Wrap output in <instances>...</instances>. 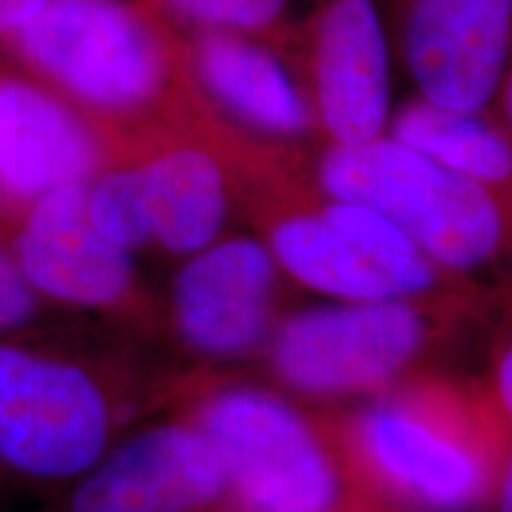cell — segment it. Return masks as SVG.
Returning <instances> with one entry per match:
<instances>
[{"mask_svg": "<svg viewBox=\"0 0 512 512\" xmlns=\"http://www.w3.org/2000/svg\"><path fill=\"white\" fill-rule=\"evenodd\" d=\"M114 143H145L200 107L185 38L133 0H48L3 43Z\"/></svg>", "mask_w": 512, "mask_h": 512, "instance_id": "6da1fadb", "label": "cell"}, {"mask_svg": "<svg viewBox=\"0 0 512 512\" xmlns=\"http://www.w3.org/2000/svg\"><path fill=\"white\" fill-rule=\"evenodd\" d=\"M330 422L380 501L432 512H477L494 503L512 451V427L486 384L434 370Z\"/></svg>", "mask_w": 512, "mask_h": 512, "instance_id": "7a4b0ae2", "label": "cell"}, {"mask_svg": "<svg viewBox=\"0 0 512 512\" xmlns=\"http://www.w3.org/2000/svg\"><path fill=\"white\" fill-rule=\"evenodd\" d=\"M501 283L306 306L278 323L266 347L268 366L297 394L368 399L427 373V363L489 330Z\"/></svg>", "mask_w": 512, "mask_h": 512, "instance_id": "3957f363", "label": "cell"}, {"mask_svg": "<svg viewBox=\"0 0 512 512\" xmlns=\"http://www.w3.org/2000/svg\"><path fill=\"white\" fill-rule=\"evenodd\" d=\"M311 164L328 195L380 211L448 271L512 280V204L472 178L392 136L320 145Z\"/></svg>", "mask_w": 512, "mask_h": 512, "instance_id": "277c9868", "label": "cell"}, {"mask_svg": "<svg viewBox=\"0 0 512 512\" xmlns=\"http://www.w3.org/2000/svg\"><path fill=\"white\" fill-rule=\"evenodd\" d=\"M195 425L249 512H380L330 420H311L266 389L228 384L204 394Z\"/></svg>", "mask_w": 512, "mask_h": 512, "instance_id": "5b68a950", "label": "cell"}, {"mask_svg": "<svg viewBox=\"0 0 512 512\" xmlns=\"http://www.w3.org/2000/svg\"><path fill=\"white\" fill-rule=\"evenodd\" d=\"M290 62L320 145L356 147L387 136L394 50L380 0H316L299 19Z\"/></svg>", "mask_w": 512, "mask_h": 512, "instance_id": "8992f818", "label": "cell"}, {"mask_svg": "<svg viewBox=\"0 0 512 512\" xmlns=\"http://www.w3.org/2000/svg\"><path fill=\"white\" fill-rule=\"evenodd\" d=\"M112 427L107 396L86 370L0 344V463L31 477L88 470Z\"/></svg>", "mask_w": 512, "mask_h": 512, "instance_id": "52a82bcc", "label": "cell"}, {"mask_svg": "<svg viewBox=\"0 0 512 512\" xmlns=\"http://www.w3.org/2000/svg\"><path fill=\"white\" fill-rule=\"evenodd\" d=\"M384 17L413 95L444 110H494L512 60V0H387Z\"/></svg>", "mask_w": 512, "mask_h": 512, "instance_id": "ba28073f", "label": "cell"}, {"mask_svg": "<svg viewBox=\"0 0 512 512\" xmlns=\"http://www.w3.org/2000/svg\"><path fill=\"white\" fill-rule=\"evenodd\" d=\"M285 280L261 238L230 235L190 254L171 287L178 335L192 351L230 361L268 347L283 320Z\"/></svg>", "mask_w": 512, "mask_h": 512, "instance_id": "9c48e42d", "label": "cell"}, {"mask_svg": "<svg viewBox=\"0 0 512 512\" xmlns=\"http://www.w3.org/2000/svg\"><path fill=\"white\" fill-rule=\"evenodd\" d=\"M114 140L36 76L0 69V190L10 204L88 185L112 162Z\"/></svg>", "mask_w": 512, "mask_h": 512, "instance_id": "30bf717a", "label": "cell"}, {"mask_svg": "<svg viewBox=\"0 0 512 512\" xmlns=\"http://www.w3.org/2000/svg\"><path fill=\"white\" fill-rule=\"evenodd\" d=\"M12 256L31 290L64 304L112 309L136 287L131 252L91 221L88 185H69L29 204Z\"/></svg>", "mask_w": 512, "mask_h": 512, "instance_id": "8fae6325", "label": "cell"}, {"mask_svg": "<svg viewBox=\"0 0 512 512\" xmlns=\"http://www.w3.org/2000/svg\"><path fill=\"white\" fill-rule=\"evenodd\" d=\"M185 55L202 100L230 126L283 145L318 138L302 79L278 48L230 31H195Z\"/></svg>", "mask_w": 512, "mask_h": 512, "instance_id": "7c38bea8", "label": "cell"}, {"mask_svg": "<svg viewBox=\"0 0 512 512\" xmlns=\"http://www.w3.org/2000/svg\"><path fill=\"white\" fill-rule=\"evenodd\" d=\"M226 491V467L200 427L159 425L88 475L72 512H200Z\"/></svg>", "mask_w": 512, "mask_h": 512, "instance_id": "4fadbf2b", "label": "cell"}, {"mask_svg": "<svg viewBox=\"0 0 512 512\" xmlns=\"http://www.w3.org/2000/svg\"><path fill=\"white\" fill-rule=\"evenodd\" d=\"M136 159L152 242L171 254L190 256L223 238L238 192L202 95L195 117L152 140Z\"/></svg>", "mask_w": 512, "mask_h": 512, "instance_id": "5bb4252c", "label": "cell"}, {"mask_svg": "<svg viewBox=\"0 0 512 512\" xmlns=\"http://www.w3.org/2000/svg\"><path fill=\"white\" fill-rule=\"evenodd\" d=\"M512 204V131L494 110H444L411 95L394 107L389 133Z\"/></svg>", "mask_w": 512, "mask_h": 512, "instance_id": "9a60e30c", "label": "cell"}, {"mask_svg": "<svg viewBox=\"0 0 512 512\" xmlns=\"http://www.w3.org/2000/svg\"><path fill=\"white\" fill-rule=\"evenodd\" d=\"M145 5L169 27L252 36L278 48L287 60L297 41L292 0H145Z\"/></svg>", "mask_w": 512, "mask_h": 512, "instance_id": "2e32d148", "label": "cell"}, {"mask_svg": "<svg viewBox=\"0 0 512 512\" xmlns=\"http://www.w3.org/2000/svg\"><path fill=\"white\" fill-rule=\"evenodd\" d=\"M88 214L95 228L126 252L150 245L152 221L136 157L112 162L88 183Z\"/></svg>", "mask_w": 512, "mask_h": 512, "instance_id": "e0dca14e", "label": "cell"}, {"mask_svg": "<svg viewBox=\"0 0 512 512\" xmlns=\"http://www.w3.org/2000/svg\"><path fill=\"white\" fill-rule=\"evenodd\" d=\"M489 337V375L484 384L512 427V280L501 283V299L489 325Z\"/></svg>", "mask_w": 512, "mask_h": 512, "instance_id": "ac0fdd59", "label": "cell"}, {"mask_svg": "<svg viewBox=\"0 0 512 512\" xmlns=\"http://www.w3.org/2000/svg\"><path fill=\"white\" fill-rule=\"evenodd\" d=\"M36 311V292L31 290L15 256L0 249V330L27 323Z\"/></svg>", "mask_w": 512, "mask_h": 512, "instance_id": "d6986e66", "label": "cell"}, {"mask_svg": "<svg viewBox=\"0 0 512 512\" xmlns=\"http://www.w3.org/2000/svg\"><path fill=\"white\" fill-rule=\"evenodd\" d=\"M48 0H0V43L46 8Z\"/></svg>", "mask_w": 512, "mask_h": 512, "instance_id": "ffe728a7", "label": "cell"}, {"mask_svg": "<svg viewBox=\"0 0 512 512\" xmlns=\"http://www.w3.org/2000/svg\"><path fill=\"white\" fill-rule=\"evenodd\" d=\"M494 112L498 114V117H501L503 124L512 131V60H510L508 72H505V79H503L501 93H498Z\"/></svg>", "mask_w": 512, "mask_h": 512, "instance_id": "44dd1931", "label": "cell"}, {"mask_svg": "<svg viewBox=\"0 0 512 512\" xmlns=\"http://www.w3.org/2000/svg\"><path fill=\"white\" fill-rule=\"evenodd\" d=\"M494 503H496L498 512H512V451L508 456V463H505V470H503L501 484H498Z\"/></svg>", "mask_w": 512, "mask_h": 512, "instance_id": "7402d4cb", "label": "cell"}, {"mask_svg": "<svg viewBox=\"0 0 512 512\" xmlns=\"http://www.w3.org/2000/svg\"><path fill=\"white\" fill-rule=\"evenodd\" d=\"M5 204H10L8 200H5V195H3V190H0V211H3V207Z\"/></svg>", "mask_w": 512, "mask_h": 512, "instance_id": "603a6c76", "label": "cell"}, {"mask_svg": "<svg viewBox=\"0 0 512 512\" xmlns=\"http://www.w3.org/2000/svg\"><path fill=\"white\" fill-rule=\"evenodd\" d=\"M380 512H389V510H384V508H382V510H380Z\"/></svg>", "mask_w": 512, "mask_h": 512, "instance_id": "cb8c5ba5", "label": "cell"}]
</instances>
